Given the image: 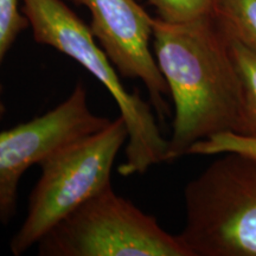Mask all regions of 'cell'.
<instances>
[{
  "label": "cell",
  "instance_id": "ba28073f",
  "mask_svg": "<svg viewBox=\"0 0 256 256\" xmlns=\"http://www.w3.org/2000/svg\"><path fill=\"white\" fill-rule=\"evenodd\" d=\"M228 38L241 89V106L235 134L256 138V55L236 38L229 34Z\"/></svg>",
  "mask_w": 256,
  "mask_h": 256
},
{
  "label": "cell",
  "instance_id": "6da1fadb",
  "mask_svg": "<svg viewBox=\"0 0 256 256\" xmlns=\"http://www.w3.org/2000/svg\"><path fill=\"white\" fill-rule=\"evenodd\" d=\"M153 54L174 104L168 162L220 133H235L241 89L228 34L214 16L188 23L153 19Z\"/></svg>",
  "mask_w": 256,
  "mask_h": 256
},
{
  "label": "cell",
  "instance_id": "52a82bcc",
  "mask_svg": "<svg viewBox=\"0 0 256 256\" xmlns=\"http://www.w3.org/2000/svg\"><path fill=\"white\" fill-rule=\"evenodd\" d=\"M88 8L89 28L120 76L140 80L160 116L168 113L166 81L151 50L153 19L139 0H69Z\"/></svg>",
  "mask_w": 256,
  "mask_h": 256
},
{
  "label": "cell",
  "instance_id": "8fae6325",
  "mask_svg": "<svg viewBox=\"0 0 256 256\" xmlns=\"http://www.w3.org/2000/svg\"><path fill=\"white\" fill-rule=\"evenodd\" d=\"M238 152L256 156V138L238 136L235 133H220L194 144L188 156H215L220 153Z\"/></svg>",
  "mask_w": 256,
  "mask_h": 256
},
{
  "label": "cell",
  "instance_id": "9c48e42d",
  "mask_svg": "<svg viewBox=\"0 0 256 256\" xmlns=\"http://www.w3.org/2000/svg\"><path fill=\"white\" fill-rule=\"evenodd\" d=\"M214 17L229 36L256 55V0H220Z\"/></svg>",
  "mask_w": 256,
  "mask_h": 256
},
{
  "label": "cell",
  "instance_id": "277c9868",
  "mask_svg": "<svg viewBox=\"0 0 256 256\" xmlns=\"http://www.w3.org/2000/svg\"><path fill=\"white\" fill-rule=\"evenodd\" d=\"M127 139L126 124L119 115L107 127L42 162L26 218L11 240L12 254H24L69 214L110 186L115 159Z\"/></svg>",
  "mask_w": 256,
  "mask_h": 256
},
{
  "label": "cell",
  "instance_id": "4fadbf2b",
  "mask_svg": "<svg viewBox=\"0 0 256 256\" xmlns=\"http://www.w3.org/2000/svg\"><path fill=\"white\" fill-rule=\"evenodd\" d=\"M2 92H4V88H2V84L0 83V120L2 119L6 113V107L4 101H2Z\"/></svg>",
  "mask_w": 256,
  "mask_h": 256
},
{
  "label": "cell",
  "instance_id": "30bf717a",
  "mask_svg": "<svg viewBox=\"0 0 256 256\" xmlns=\"http://www.w3.org/2000/svg\"><path fill=\"white\" fill-rule=\"evenodd\" d=\"M168 23H188L214 16L220 0H142Z\"/></svg>",
  "mask_w": 256,
  "mask_h": 256
},
{
  "label": "cell",
  "instance_id": "8992f818",
  "mask_svg": "<svg viewBox=\"0 0 256 256\" xmlns=\"http://www.w3.org/2000/svg\"><path fill=\"white\" fill-rule=\"evenodd\" d=\"M110 121L92 113L87 89L78 82L57 107L0 132V222L8 224L17 212L18 185L25 171L63 147L98 132Z\"/></svg>",
  "mask_w": 256,
  "mask_h": 256
},
{
  "label": "cell",
  "instance_id": "7a4b0ae2",
  "mask_svg": "<svg viewBox=\"0 0 256 256\" xmlns=\"http://www.w3.org/2000/svg\"><path fill=\"white\" fill-rule=\"evenodd\" d=\"M22 11L37 43L76 60L113 96L128 132L126 160L118 172L124 177L144 174L153 165L168 162V142L160 132L151 106L138 92L124 88L89 25L62 0H22Z\"/></svg>",
  "mask_w": 256,
  "mask_h": 256
},
{
  "label": "cell",
  "instance_id": "7c38bea8",
  "mask_svg": "<svg viewBox=\"0 0 256 256\" xmlns=\"http://www.w3.org/2000/svg\"><path fill=\"white\" fill-rule=\"evenodd\" d=\"M22 0H0V64L17 37L30 28Z\"/></svg>",
  "mask_w": 256,
  "mask_h": 256
},
{
  "label": "cell",
  "instance_id": "5b68a950",
  "mask_svg": "<svg viewBox=\"0 0 256 256\" xmlns=\"http://www.w3.org/2000/svg\"><path fill=\"white\" fill-rule=\"evenodd\" d=\"M40 256H190L177 235L106 188L50 229Z\"/></svg>",
  "mask_w": 256,
  "mask_h": 256
},
{
  "label": "cell",
  "instance_id": "3957f363",
  "mask_svg": "<svg viewBox=\"0 0 256 256\" xmlns=\"http://www.w3.org/2000/svg\"><path fill=\"white\" fill-rule=\"evenodd\" d=\"M215 156L185 186L179 241L190 256H256V156Z\"/></svg>",
  "mask_w": 256,
  "mask_h": 256
}]
</instances>
